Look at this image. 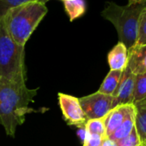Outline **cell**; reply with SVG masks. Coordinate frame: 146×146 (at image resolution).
Returning <instances> with one entry per match:
<instances>
[{"mask_svg":"<svg viewBox=\"0 0 146 146\" xmlns=\"http://www.w3.org/2000/svg\"><path fill=\"white\" fill-rule=\"evenodd\" d=\"M115 143H117L118 146H142V143L139 139V137L135 129V126L132 129L131 132L127 137Z\"/></svg>","mask_w":146,"mask_h":146,"instance_id":"obj_19","label":"cell"},{"mask_svg":"<svg viewBox=\"0 0 146 146\" xmlns=\"http://www.w3.org/2000/svg\"><path fill=\"white\" fill-rule=\"evenodd\" d=\"M127 66L134 75L146 72V44H136L128 49Z\"/></svg>","mask_w":146,"mask_h":146,"instance_id":"obj_9","label":"cell"},{"mask_svg":"<svg viewBox=\"0 0 146 146\" xmlns=\"http://www.w3.org/2000/svg\"><path fill=\"white\" fill-rule=\"evenodd\" d=\"M78 100L88 119L104 118L113 109V97L98 91Z\"/></svg>","mask_w":146,"mask_h":146,"instance_id":"obj_5","label":"cell"},{"mask_svg":"<svg viewBox=\"0 0 146 146\" xmlns=\"http://www.w3.org/2000/svg\"><path fill=\"white\" fill-rule=\"evenodd\" d=\"M135 75L128 66L122 71L119 84L112 95L113 97V108L119 105L132 104L134 93Z\"/></svg>","mask_w":146,"mask_h":146,"instance_id":"obj_7","label":"cell"},{"mask_svg":"<svg viewBox=\"0 0 146 146\" xmlns=\"http://www.w3.org/2000/svg\"><path fill=\"white\" fill-rule=\"evenodd\" d=\"M135 108L134 126L142 144L146 143V100L133 103Z\"/></svg>","mask_w":146,"mask_h":146,"instance_id":"obj_11","label":"cell"},{"mask_svg":"<svg viewBox=\"0 0 146 146\" xmlns=\"http://www.w3.org/2000/svg\"><path fill=\"white\" fill-rule=\"evenodd\" d=\"M137 45L146 44V7L143 9L140 15L139 23H138V34Z\"/></svg>","mask_w":146,"mask_h":146,"instance_id":"obj_18","label":"cell"},{"mask_svg":"<svg viewBox=\"0 0 146 146\" xmlns=\"http://www.w3.org/2000/svg\"><path fill=\"white\" fill-rule=\"evenodd\" d=\"M121 74H122V71H120V70H110L108 74L105 78L104 81L102 82L98 92L104 94V95L112 96L119 84Z\"/></svg>","mask_w":146,"mask_h":146,"instance_id":"obj_14","label":"cell"},{"mask_svg":"<svg viewBox=\"0 0 146 146\" xmlns=\"http://www.w3.org/2000/svg\"><path fill=\"white\" fill-rule=\"evenodd\" d=\"M146 2V0H128L129 5H137V4H143Z\"/></svg>","mask_w":146,"mask_h":146,"instance_id":"obj_23","label":"cell"},{"mask_svg":"<svg viewBox=\"0 0 146 146\" xmlns=\"http://www.w3.org/2000/svg\"><path fill=\"white\" fill-rule=\"evenodd\" d=\"M85 129L89 134H96L102 137L103 138H108L106 135L104 118L88 119L85 124Z\"/></svg>","mask_w":146,"mask_h":146,"instance_id":"obj_16","label":"cell"},{"mask_svg":"<svg viewBox=\"0 0 146 146\" xmlns=\"http://www.w3.org/2000/svg\"><path fill=\"white\" fill-rule=\"evenodd\" d=\"M143 100H146V72L135 75L132 104Z\"/></svg>","mask_w":146,"mask_h":146,"instance_id":"obj_15","label":"cell"},{"mask_svg":"<svg viewBox=\"0 0 146 146\" xmlns=\"http://www.w3.org/2000/svg\"><path fill=\"white\" fill-rule=\"evenodd\" d=\"M78 135L79 136L80 139H81L82 142L84 143V139H85V137H86V135H87V131H86L85 126H83V127H79V128H78Z\"/></svg>","mask_w":146,"mask_h":146,"instance_id":"obj_21","label":"cell"},{"mask_svg":"<svg viewBox=\"0 0 146 146\" xmlns=\"http://www.w3.org/2000/svg\"><path fill=\"white\" fill-rule=\"evenodd\" d=\"M46 13V4L31 1L12 8L3 19L8 33L15 42L25 46L26 42Z\"/></svg>","mask_w":146,"mask_h":146,"instance_id":"obj_2","label":"cell"},{"mask_svg":"<svg viewBox=\"0 0 146 146\" xmlns=\"http://www.w3.org/2000/svg\"><path fill=\"white\" fill-rule=\"evenodd\" d=\"M62 1H64V2H65V1H68V0H62Z\"/></svg>","mask_w":146,"mask_h":146,"instance_id":"obj_25","label":"cell"},{"mask_svg":"<svg viewBox=\"0 0 146 146\" xmlns=\"http://www.w3.org/2000/svg\"><path fill=\"white\" fill-rule=\"evenodd\" d=\"M58 98L64 119L67 124L75 125L78 128L85 126L88 119L80 105L78 98L63 93H58Z\"/></svg>","mask_w":146,"mask_h":146,"instance_id":"obj_6","label":"cell"},{"mask_svg":"<svg viewBox=\"0 0 146 146\" xmlns=\"http://www.w3.org/2000/svg\"><path fill=\"white\" fill-rule=\"evenodd\" d=\"M105 138L99 135L96 134H89L87 133L86 137L83 143V145H87V146H102V142Z\"/></svg>","mask_w":146,"mask_h":146,"instance_id":"obj_20","label":"cell"},{"mask_svg":"<svg viewBox=\"0 0 146 146\" xmlns=\"http://www.w3.org/2000/svg\"><path fill=\"white\" fill-rule=\"evenodd\" d=\"M24 56V46L15 42L2 19L0 21V79L18 86H25Z\"/></svg>","mask_w":146,"mask_h":146,"instance_id":"obj_4","label":"cell"},{"mask_svg":"<svg viewBox=\"0 0 146 146\" xmlns=\"http://www.w3.org/2000/svg\"><path fill=\"white\" fill-rule=\"evenodd\" d=\"M102 146H118V145L115 142L110 140L109 138H105L102 142Z\"/></svg>","mask_w":146,"mask_h":146,"instance_id":"obj_22","label":"cell"},{"mask_svg":"<svg viewBox=\"0 0 146 146\" xmlns=\"http://www.w3.org/2000/svg\"><path fill=\"white\" fill-rule=\"evenodd\" d=\"M135 123V108H133L128 113L125 119L122 122V124L108 137L113 142H117L122 138L127 137L134 128Z\"/></svg>","mask_w":146,"mask_h":146,"instance_id":"obj_12","label":"cell"},{"mask_svg":"<svg viewBox=\"0 0 146 146\" xmlns=\"http://www.w3.org/2000/svg\"><path fill=\"white\" fill-rule=\"evenodd\" d=\"M146 2L137 5H119L114 2H107L102 10V17L109 21L116 29L119 42L130 49L137 43L138 23Z\"/></svg>","mask_w":146,"mask_h":146,"instance_id":"obj_3","label":"cell"},{"mask_svg":"<svg viewBox=\"0 0 146 146\" xmlns=\"http://www.w3.org/2000/svg\"><path fill=\"white\" fill-rule=\"evenodd\" d=\"M108 61L111 70L123 71L128 63V50L125 46L119 41L108 52Z\"/></svg>","mask_w":146,"mask_h":146,"instance_id":"obj_10","label":"cell"},{"mask_svg":"<svg viewBox=\"0 0 146 146\" xmlns=\"http://www.w3.org/2000/svg\"><path fill=\"white\" fill-rule=\"evenodd\" d=\"M31 1H39L46 4L49 0H0V21L12 8Z\"/></svg>","mask_w":146,"mask_h":146,"instance_id":"obj_17","label":"cell"},{"mask_svg":"<svg viewBox=\"0 0 146 146\" xmlns=\"http://www.w3.org/2000/svg\"><path fill=\"white\" fill-rule=\"evenodd\" d=\"M133 104L119 105L113 108L105 117V127H106V135L108 137L124 121L128 113L133 108Z\"/></svg>","mask_w":146,"mask_h":146,"instance_id":"obj_8","label":"cell"},{"mask_svg":"<svg viewBox=\"0 0 146 146\" xmlns=\"http://www.w3.org/2000/svg\"><path fill=\"white\" fill-rule=\"evenodd\" d=\"M37 90L0 79V123L8 136L15 137L17 126L24 123L26 115L35 112L30 104Z\"/></svg>","mask_w":146,"mask_h":146,"instance_id":"obj_1","label":"cell"},{"mask_svg":"<svg viewBox=\"0 0 146 146\" xmlns=\"http://www.w3.org/2000/svg\"><path fill=\"white\" fill-rule=\"evenodd\" d=\"M142 146H146V143H144V144H142Z\"/></svg>","mask_w":146,"mask_h":146,"instance_id":"obj_24","label":"cell"},{"mask_svg":"<svg viewBox=\"0 0 146 146\" xmlns=\"http://www.w3.org/2000/svg\"><path fill=\"white\" fill-rule=\"evenodd\" d=\"M64 6L70 22L81 17L86 11L85 0H68L64 2Z\"/></svg>","mask_w":146,"mask_h":146,"instance_id":"obj_13","label":"cell"}]
</instances>
